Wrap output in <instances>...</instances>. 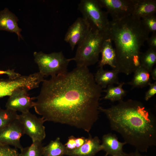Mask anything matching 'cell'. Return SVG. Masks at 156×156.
<instances>
[{
  "mask_svg": "<svg viewBox=\"0 0 156 156\" xmlns=\"http://www.w3.org/2000/svg\"><path fill=\"white\" fill-rule=\"evenodd\" d=\"M29 90L24 88H20L14 90L7 102L6 109L22 113L29 112L30 109L34 107L35 102L33 101L35 97H30L28 93Z\"/></svg>",
  "mask_w": 156,
  "mask_h": 156,
  "instance_id": "9c48e42d",
  "label": "cell"
},
{
  "mask_svg": "<svg viewBox=\"0 0 156 156\" xmlns=\"http://www.w3.org/2000/svg\"><path fill=\"white\" fill-rule=\"evenodd\" d=\"M18 19L16 16L7 8L0 11V30H3L15 33L18 39L22 38V30L17 23Z\"/></svg>",
  "mask_w": 156,
  "mask_h": 156,
  "instance_id": "5bb4252c",
  "label": "cell"
},
{
  "mask_svg": "<svg viewBox=\"0 0 156 156\" xmlns=\"http://www.w3.org/2000/svg\"><path fill=\"white\" fill-rule=\"evenodd\" d=\"M152 78L154 80H156V68L153 69L150 73Z\"/></svg>",
  "mask_w": 156,
  "mask_h": 156,
  "instance_id": "1f68e13d",
  "label": "cell"
},
{
  "mask_svg": "<svg viewBox=\"0 0 156 156\" xmlns=\"http://www.w3.org/2000/svg\"><path fill=\"white\" fill-rule=\"evenodd\" d=\"M102 91L87 67L77 66L70 72L44 80L34 107L46 121L88 133L99 118Z\"/></svg>",
  "mask_w": 156,
  "mask_h": 156,
  "instance_id": "6da1fadb",
  "label": "cell"
},
{
  "mask_svg": "<svg viewBox=\"0 0 156 156\" xmlns=\"http://www.w3.org/2000/svg\"><path fill=\"white\" fill-rule=\"evenodd\" d=\"M141 19L144 25L149 33L156 32V16L155 14L145 16Z\"/></svg>",
  "mask_w": 156,
  "mask_h": 156,
  "instance_id": "cb8c5ba5",
  "label": "cell"
},
{
  "mask_svg": "<svg viewBox=\"0 0 156 156\" xmlns=\"http://www.w3.org/2000/svg\"><path fill=\"white\" fill-rule=\"evenodd\" d=\"M112 43V41L109 38L105 41L101 51L102 56L98 64L99 68L103 67L104 66L108 65L113 69H115L116 53Z\"/></svg>",
  "mask_w": 156,
  "mask_h": 156,
  "instance_id": "e0dca14e",
  "label": "cell"
},
{
  "mask_svg": "<svg viewBox=\"0 0 156 156\" xmlns=\"http://www.w3.org/2000/svg\"><path fill=\"white\" fill-rule=\"evenodd\" d=\"M91 27L88 21L83 17H79L68 28L64 40L70 45L73 50L86 37Z\"/></svg>",
  "mask_w": 156,
  "mask_h": 156,
  "instance_id": "8fae6325",
  "label": "cell"
},
{
  "mask_svg": "<svg viewBox=\"0 0 156 156\" xmlns=\"http://www.w3.org/2000/svg\"><path fill=\"white\" fill-rule=\"evenodd\" d=\"M105 8L112 21L120 20L131 15L136 0H98Z\"/></svg>",
  "mask_w": 156,
  "mask_h": 156,
  "instance_id": "ba28073f",
  "label": "cell"
},
{
  "mask_svg": "<svg viewBox=\"0 0 156 156\" xmlns=\"http://www.w3.org/2000/svg\"><path fill=\"white\" fill-rule=\"evenodd\" d=\"M18 115L16 112L0 107V130L16 119Z\"/></svg>",
  "mask_w": 156,
  "mask_h": 156,
  "instance_id": "603a6c76",
  "label": "cell"
},
{
  "mask_svg": "<svg viewBox=\"0 0 156 156\" xmlns=\"http://www.w3.org/2000/svg\"><path fill=\"white\" fill-rule=\"evenodd\" d=\"M118 71L116 69L111 70H104L103 67L99 68L94 77L96 83L102 88H106L110 85H119Z\"/></svg>",
  "mask_w": 156,
  "mask_h": 156,
  "instance_id": "9a60e30c",
  "label": "cell"
},
{
  "mask_svg": "<svg viewBox=\"0 0 156 156\" xmlns=\"http://www.w3.org/2000/svg\"><path fill=\"white\" fill-rule=\"evenodd\" d=\"M156 63V49L149 48L145 52L142 53L140 57V66L150 73Z\"/></svg>",
  "mask_w": 156,
  "mask_h": 156,
  "instance_id": "44dd1931",
  "label": "cell"
},
{
  "mask_svg": "<svg viewBox=\"0 0 156 156\" xmlns=\"http://www.w3.org/2000/svg\"><path fill=\"white\" fill-rule=\"evenodd\" d=\"M149 33L141 19L131 15L120 20L110 21L108 33L115 45L114 69L129 75L140 66L141 49Z\"/></svg>",
  "mask_w": 156,
  "mask_h": 156,
  "instance_id": "3957f363",
  "label": "cell"
},
{
  "mask_svg": "<svg viewBox=\"0 0 156 156\" xmlns=\"http://www.w3.org/2000/svg\"><path fill=\"white\" fill-rule=\"evenodd\" d=\"M149 85V88L146 92L144 97V99L146 101L149 100L156 93V81L153 83H151Z\"/></svg>",
  "mask_w": 156,
  "mask_h": 156,
  "instance_id": "484cf974",
  "label": "cell"
},
{
  "mask_svg": "<svg viewBox=\"0 0 156 156\" xmlns=\"http://www.w3.org/2000/svg\"><path fill=\"white\" fill-rule=\"evenodd\" d=\"M125 83L122 82L120 83L118 86H114L113 85H108L106 90H103L106 93L103 98L105 100H108L112 102L120 101L122 100L126 95V91L122 88Z\"/></svg>",
  "mask_w": 156,
  "mask_h": 156,
  "instance_id": "ffe728a7",
  "label": "cell"
},
{
  "mask_svg": "<svg viewBox=\"0 0 156 156\" xmlns=\"http://www.w3.org/2000/svg\"><path fill=\"white\" fill-rule=\"evenodd\" d=\"M17 148L0 143V156H18Z\"/></svg>",
  "mask_w": 156,
  "mask_h": 156,
  "instance_id": "d4e9b609",
  "label": "cell"
},
{
  "mask_svg": "<svg viewBox=\"0 0 156 156\" xmlns=\"http://www.w3.org/2000/svg\"><path fill=\"white\" fill-rule=\"evenodd\" d=\"M6 74L8 78H15L21 75L19 73H16L14 69H8L6 70H0V75Z\"/></svg>",
  "mask_w": 156,
  "mask_h": 156,
  "instance_id": "83f0119b",
  "label": "cell"
},
{
  "mask_svg": "<svg viewBox=\"0 0 156 156\" xmlns=\"http://www.w3.org/2000/svg\"><path fill=\"white\" fill-rule=\"evenodd\" d=\"M68 150L61 142L60 138H57L47 146L43 147V156H64L67 155Z\"/></svg>",
  "mask_w": 156,
  "mask_h": 156,
  "instance_id": "d6986e66",
  "label": "cell"
},
{
  "mask_svg": "<svg viewBox=\"0 0 156 156\" xmlns=\"http://www.w3.org/2000/svg\"><path fill=\"white\" fill-rule=\"evenodd\" d=\"M134 75L131 80L126 83L131 85L132 89L142 88L149 85L151 79L150 73L141 66L133 72Z\"/></svg>",
  "mask_w": 156,
  "mask_h": 156,
  "instance_id": "ac0fdd59",
  "label": "cell"
},
{
  "mask_svg": "<svg viewBox=\"0 0 156 156\" xmlns=\"http://www.w3.org/2000/svg\"><path fill=\"white\" fill-rule=\"evenodd\" d=\"M122 156H146L141 154L140 152L136 150L134 152H132L129 153H124Z\"/></svg>",
  "mask_w": 156,
  "mask_h": 156,
  "instance_id": "4dcf8cb0",
  "label": "cell"
},
{
  "mask_svg": "<svg viewBox=\"0 0 156 156\" xmlns=\"http://www.w3.org/2000/svg\"><path fill=\"white\" fill-rule=\"evenodd\" d=\"M17 118L22 125L25 134L29 136L32 142H42L46 136L44 122L42 117L39 118L29 112L18 114Z\"/></svg>",
  "mask_w": 156,
  "mask_h": 156,
  "instance_id": "52a82bcc",
  "label": "cell"
},
{
  "mask_svg": "<svg viewBox=\"0 0 156 156\" xmlns=\"http://www.w3.org/2000/svg\"><path fill=\"white\" fill-rule=\"evenodd\" d=\"M156 12V0H136L131 15L141 19Z\"/></svg>",
  "mask_w": 156,
  "mask_h": 156,
  "instance_id": "2e32d148",
  "label": "cell"
},
{
  "mask_svg": "<svg viewBox=\"0 0 156 156\" xmlns=\"http://www.w3.org/2000/svg\"><path fill=\"white\" fill-rule=\"evenodd\" d=\"M34 56L39 72L44 76L52 77L66 73L68 65L71 61V58H66L62 51L49 54L35 52Z\"/></svg>",
  "mask_w": 156,
  "mask_h": 156,
  "instance_id": "5b68a950",
  "label": "cell"
},
{
  "mask_svg": "<svg viewBox=\"0 0 156 156\" xmlns=\"http://www.w3.org/2000/svg\"><path fill=\"white\" fill-rule=\"evenodd\" d=\"M99 137L92 138L89 134L86 138L84 144L80 147L73 150H68L67 155L69 156H94L98 152L103 150Z\"/></svg>",
  "mask_w": 156,
  "mask_h": 156,
  "instance_id": "7c38bea8",
  "label": "cell"
},
{
  "mask_svg": "<svg viewBox=\"0 0 156 156\" xmlns=\"http://www.w3.org/2000/svg\"><path fill=\"white\" fill-rule=\"evenodd\" d=\"M24 134L23 127L16 118L0 130V143L13 146L21 150L23 147L20 139Z\"/></svg>",
  "mask_w": 156,
  "mask_h": 156,
  "instance_id": "30bf717a",
  "label": "cell"
},
{
  "mask_svg": "<svg viewBox=\"0 0 156 156\" xmlns=\"http://www.w3.org/2000/svg\"><path fill=\"white\" fill-rule=\"evenodd\" d=\"M149 48L156 49V32L153 33L146 40Z\"/></svg>",
  "mask_w": 156,
  "mask_h": 156,
  "instance_id": "f1b7e54d",
  "label": "cell"
},
{
  "mask_svg": "<svg viewBox=\"0 0 156 156\" xmlns=\"http://www.w3.org/2000/svg\"><path fill=\"white\" fill-rule=\"evenodd\" d=\"M99 109L106 116L111 129L139 152H147L156 145L155 118L141 102L122 100L108 108L100 106Z\"/></svg>",
  "mask_w": 156,
  "mask_h": 156,
  "instance_id": "7a4b0ae2",
  "label": "cell"
},
{
  "mask_svg": "<svg viewBox=\"0 0 156 156\" xmlns=\"http://www.w3.org/2000/svg\"><path fill=\"white\" fill-rule=\"evenodd\" d=\"M86 138L84 137L75 138L76 148L82 146L85 142Z\"/></svg>",
  "mask_w": 156,
  "mask_h": 156,
  "instance_id": "f546056e",
  "label": "cell"
},
{
  "mask_svg": "<svg viewBox=\"0 0 156 156\" xmlns=\"http://www.w3.org/2000/svg\"><path fill=\"white\" fill-rule=\"evenodd\" d=\"M75 138L73 136H70L64 145L68 150H71L76 148Z\"/></svg>",
  "mask_w": 156,
  "mask_h": 156,
  "instance_id": "4316f807",
  "label": "cell"
},
{
  "mask_svg": "<svg viewBox=\"0 0 156 156\" xmlns=\"http://www.w3.org/2000/svg\"><path fill=\"white\" fill-rule=\"evenodd\" d=\"M126 144L119 141L116 135L112 133L104 135L102 138L103 150L106 152L105 156H122L124 152V145Z\"/></svg>",
  "mask_w": 156,
  "mask_h": 156,
  "instance_id": "4fadbf2b",
  "label": "cell"
},
{
  "mask_svg": "<svg viewBox=\"0 0 156 156\" xmlns=\"http://www.w3.org/2000/svg\"><path fill=\"white\" fill-rule=\"evenodd\" d=\"M102 8L98 0H81L78 5V9L82 17L88 21L92 28L107 32L110 21L108 14Z\"/></svg>",
  "mask_w": 156,
  "mask_h": 156,
  "instance_id": "8992f818",
  "label": "cell"
},
{
  "mask_svg": "<svg viewBox=\"0 0 156 156\" xmlns=\"http://www.w3.org/2000/svg\"><path fill=\"white\" fill-rule=\"evenodd\" d=\"M108 31H100L91 27L88 34L78 45L75 56L71 58L77 66H88L95 64L105 41L109 38Z\"/></svg>",
  "mask_w": 156,
  "mask_h": 156,
  "instance_id": "277c9868",
  "label": "cell"
},
{
  "mask_svg": "<svg viewBox=\"0 0 156 156\" xmlns=\"http://www.w3.org/2000/svg\"><path fill=\"white\" fill-rule=\"evenodd\" d=\"M43 147L42 142H32L30 146L23 148L20 150L18 156H42Z\"/></svg>",
  "mask_w": 156,
  "mask_h": 156,
  "instance_id": "7402d4cb",
  "label": "cell"
}]
</instances>
